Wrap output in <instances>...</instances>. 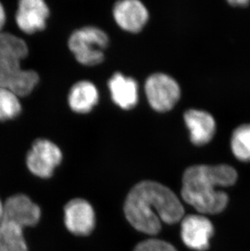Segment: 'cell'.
I'll use <instances>...</instances> for the list:
<instances>
[{
  "mask_svg": "<svg viewBox=\"0 0 250 251\" xmlns=\"http://www.w3.org/2000/svg\"><path fill=\"white\" fill-rule=\"evenodd\" d=\"M124 211L135 229L148 235L158 234L162 223L174 225L184 215V206L175 193L153 180H143L131 189Z\"/></svg>",
  "mask_w": 250,
  "mask_h": 251,
  "instance_id": "1",
  "label": "cell"
},
{
  "mask_svg": "<svg viewBox=\"0 0 250 251\" xmlns=\"http://www.w3.org/2000/svg\"><path fill=\"white\" fill-rule=\"evenodd\" d=\"M238 173L228 164H197L187 168L182 176L181 197L200 215L225 211L228 196L219 188L236 184Z\"/></svg>",
  "mask_w": 250,
  "mask_h": 251,
  "instance_id": "2",
  "label": "cell"
},
{
  "mask_svg": "<svg viewBox=\"0 0 250 251\" xmlns=\"http://www.w3.org/2000/svg\"><path fill=\"white\" fill-rule=\"evenodd\" d=\"M28 54V46L22 38L12 33H0V86L18 97L29 95L39 82L35 71L22 69L21 61Z\"/></svg>",
  "mask_w": 250,
  "mask_h": 251,
  "instance_id": "3",
  "label": "cell"
},
{
  "mask_svg": "<svg viewBox=\"0 0 250 251\" xmlns=\"http://www.w3.org/2000/svg\"><path fill=\"white\" fill-rule=\"evenodd\" d=\"M110 39L99 27L87 25L74 30L69 36L68 46L79 64L85 66L100 65L105 59L104 50Z\"/></svg>",
  "mask_w": 250,
  "mask_h": 251,
  "instance_id": "4",
  "label": "cell"
},
{
  "mask_svg": "<svg viewBox=\"0 0 250 251\" xmlns=\"http://www.w3.org/2000/svg\"><path fill=\"white\" fill-rule=\"evenodd\" d=\"M145 93L151 108L155 112L165 113L173 110L179 102L181 89L173 76L155 73L147 77Z\"/></svg>",
  "mask_w": 250,
  "mask_h": 251,
  "instance_id": "5",
  "label": "cell"
},
{
  "mask_svg": "<svg viewBox=\"0 0 250 251\" xmlns=\"http://www.w3.org/2000/svg\"><path fill=\"white\" fill-rule=\"evenodd\" d=\"M63 159L61 150L48 139H38L33 142L26 157V165L33 175L48 179Z\"/></svg>",
  "mask_w": 250,
  "mask_h": 251,
  "instance_id": "6",
  "label": "cell"
},
{
  "mask_svg": "<svg viewBox=\"0 0 250 251\" xmlns=\"http://www.w3.org/2000/svg\"><path fill=\"white\" fill-rule=\"evenodd\" d=\"M214 226L204 215H189L182 219L180 237L189 249L205 251L210 247Z\"/></svg>",
  "mask_w": 250,
  "mask_h": 251,
  "instance_id": "7",
  "label": "cell"
},
{
  "mask_svg": "<svg viewBox=\"0 0 250 251\" xmlns=\"http://www.w3.org/2000/svg\"><path fill=\"white\" fill-rule=\"evenodd\" d=\"M95 210L85 199H73L64 206V225L73 234L88 236L95 229Z\"/></svg>",
  "mask_w": 250,
  "mask_h": 251,
  "instance_id": "8",
  "label": "cell"
},
{
  "mask_svg": "<svg viewBox=\"0 0 250 251\" xmlns=\"http://www.w3.org/2000/svg\"><path fill=\"white\" fill-rule=\"evenodd\" d=\"M41 216L40 206L27 195L17 194L4 201L3 221L17 224L25 228L38 225Z\"/></svg>",
  "mask_w": 250,
  "mask_h": 251,
  "instance_id": "9",
  "label": "cell"
},
{
  "mask_svg": "<svg viewBox=\"0 0 250 251\" xmlns=\"http://www.w3.org/2000/svg\"><path fill=\"white\" fill-rule=\"evenodd\" d=\"M114 20L123 30L137 33L144 28L149 21V11L139 0H121L114 5Z\"/></svg>",
  "mask_w": 250,
  "mask_h": 251,
  "instance_id": "10",
  "label": "cell"
},
{
  "mask_svg": "<svg viewBox=\"0 0 250 251\" xmlns=\"http://www.w3.org/2000/svg\"><path fill=\"white\" fill-rule=\"evenodd\" d=\"M184 121L189 132V138L197 147L206 145L215 137L217 125L214 116L205 110H187Z\"/></svg>",
  "mask_w": 250,
  "mask_h": 251,
  "instance_id": "11",
  "label": "cell"
},
{
  "mask_svg": "<svg viewBox=\"0 0 250 251\" xmlns=\"http://www.w3.org/2000/svg\"><path fill=\"white\" fill-rule=\"evenodd\" d=\"M49 15V7L43 0H22L19 2L16 21L21 30L31 34L46 28Z\"/></svg>",
  "mask_w": 250,
  "mask_h": 251,
  "instance_id": "12",
  "label": "cell"
},
{
  "mask_svg": "<svg viewBox=\"0 0 250 251\" xmlns=\"http://www.w3.org/2000/svg\"><path fill=\"white\" fill-rule=\"evenodd\" d=\"M107 86L111 100L117 107L128 111L137 106L139 101V87L133 77L117 72L109 79Z\"/></svg>",
  "mask_w": 250,
  "mask_h": 251,
  "instance_id": "13",
  "label": "cell"
},
{
  "mask_svg": "<svg viewBox=\"0 0 250 251\" xmlns=\"http://www.w3.org/2000/svg\"><path fill=\"white\" fill-rule=\"evenodd\" d=\"M100 93L92 81L81 80L72 85L68 96L69 106L73 112L87 114L99 103Z\"/></svg>",
  "mask_w": 250,
  "mask_h": 251,
  "instance_id": "14",
  "label": "cell"
},
{
  "mask_svg": "<svg viewBox=\"0 0 250 251\" xmlns=\"http://www.w3.org/2000/svg\"><path fill=\"white\" fill-rule=\"evenodd\" d=\"M0 251H28L22 226L7 221L0 224Z\"/></svg>",
  "mask_w": 250,
  "mask_h": 251,
  "instance_id": "15",
  "label": "cell"
},
{
  "mask_svg": "<svg viewBox=\"0 0 250 251\" xmlns=\"http://www.w3.org/2000/svg\"><path fill=\"white\" fill-rule=\"evenodd\" d=\"M230 147L236 159L240 161L250 162V124H242L234 129Z\"/></svg>",
  "mask_w": 250,
  "mask_h": 251,
  "instance_id": "16",
  "label": "cell"
},
{
  "mask_svg": "<svg viewBox=\"0 0 250 251\" xmlns=\"http://www.w3.org/2000/svg\"><path fill=\"white\" fill-rule=\"evenodd\" d=\"M21 112L19 97L7 88L0 86V121L16 118Z\"/></svg>",
  "mask_w": 250,
  "mask_h": 251,
  "instance_id": "17",
  "label": "cell"
},
{
  "mask_svg": "<svg viewBox=\"0 0 250 251\" xmlns=\"http://www.w3.org/2000/svg\"><path fill=\"white\" fill-rule=\"evenodd\" d=\"M133 251H177L169 242L159 239H148L140 242Z\"/></svg>",
  "mask_w": 250,
  "mask_h": 251,
  "instance_id": "18",
  "label": "cell"
},
{
  "mask_svg": "<svg viewBox=\"0 0 250 251\" xmlns=\"http://www.w3.org/2000/svg\"><path fill=\"white\" fill-rule=\"evenodd\" d=\"M228 3L236 7H245L250 4V1L249 0H230L228 1Z\"/></svg>",
  "mask_w": 250,
  "mask_h": 251,
  "instance_id": "19",
  "label": "cell"
},
{
  "mask_svg": "<svg viewBox=\"0 0 250 251\" xmlns=\"http://www.w3.org/2000/svg\"><path fill=\"white\" fill-rule=\"evenodd\" d=\"M5 21H6V16H5L4 8L2 7V5L0 3V32H1L2 27L4 25Z\"/></svg>",
  "mask_w": 250,
  "mask_h": 251,
  "instance_id": "20",
  "label": "cell"
},
{
  "mask_svg": "<svg viewBox=\"0 0 250 251\" xmlns=\"http://www.w3.org/2000/svg\"><path fill=\"white\" fill-rule=\"evenodd\" d=\"M4 216V201H2L0 199V224L3 221Z\"/></svg>",
  "mask_w": 250,
  "mask_h": 251,
  "instance_id": "21",
  "label": "cell"
}]
</instances>
